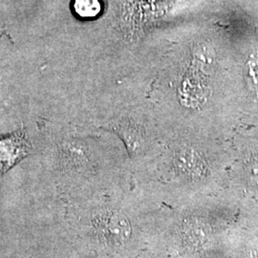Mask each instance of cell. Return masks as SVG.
Returning a JSON list of instances; mask_svg holds the SVG:
<instances>
[{"mask_svg":"<svg viewBox=\"0 0 258 258\" xmlns=\"http://www.w3.org/2000/svg\"><path fill=\"white\" fill-rule=\"evenodd\" d=\"M100 0H76L75 10L83 18H95L101 13Z\"/></svg>","mask_w":258,"mask_h":258,"instance_id":"obj_4","label":"cell"},{"mask_svg":"<svg viewBox=\"0 0 258 258\" xmlns=\"http://www.w3.org/2000/svg\"><path fill=\"white\" fill-rule=\"evenodd\" d=\"M200 157L192 149L184 148L176 155V165L183 172L190 175H196L201 172L202 164Z\"/></svg>","mask_w":258,"mask_h":258,"instance_id":"obj_2","label":"cell"},{"mask_svg":"<svg viewBox=\"0 0 258 258\" xmlns=\"http://www.w3.org/2000/svg\"><path fill=\"white\" fill-rule=\"evenodd\" d=\"M107 216L105 226L111 235L118 238L127 237L130 233V226L127 219L120 213H112Z\"/></svg>","mask_w":258,"mask_h":258,"instance_id":"obj_3","label":"cell"},{"mask_svg":"<svg viewBox=\"0 0 258 258\" xmlns=\"http://www.w3.org/2000/svg\"><path fill=\"white\" fill-rule=\"evenodd\" d=\"M30 144L23 134L0 138V176L27 155Z\"/></svg>","mask_w":258,"mask_h":258,"instance_id":"obj_1","label":"cell"}]
</instances>
